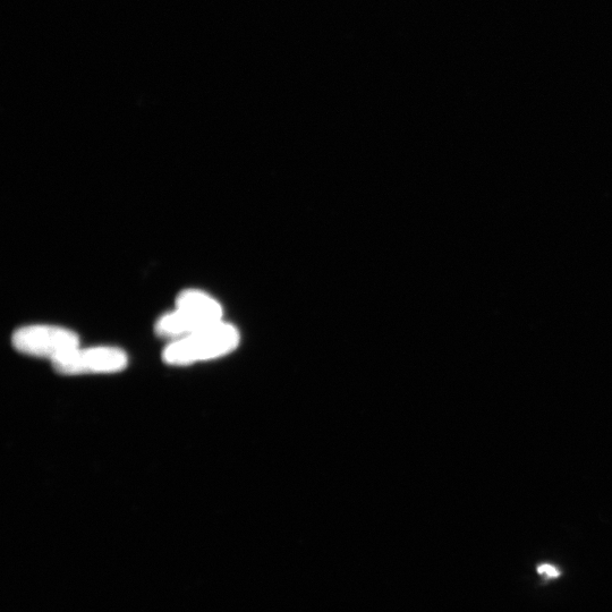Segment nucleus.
<instances>
[{
	"label": "nucleus",
	"mask_w": 612,
	"mask_h": 612,
	"mask_svg": "<svg viewBox=\"0 0 612 612\" xmlns=\"http://www.w3.org/2000/svg\"><path fill=\"white\" fill-rule=\"evenodd\" d=\"M220 321L223 308L214 297L198 289H186L177 296L175 310L164 314L155 329L158 336L173 342Z\"/></svg>",
	"instance_id": "1"
},
{
	"label": "nucleus",
	"mask_w": 612,
	"mask_h": 612,
	"mask_svg": "<svg viewBox=\"0 0 612 612\" xmlns=\"http://www.w3.org/2000/svg\"><path fill=\"white\" fill-rule=\"evenodd\" d=\"M240 343L237 329L224 321L197 333L173 340L164 350L163 359L170 365H190L218 359L235 350Z\"/></svg>",
	"instance_id": "2"
},
{
	"label": "nucleus",
	"mask_w": 612,
	"mask_h": 612,
	"mask_svg": "<svg viewBox=\"0 0 612 612\" xmlns=\"http://www.w3.org/2000/svg\"><path fill=\"white\" fill-rule=\"evenodd\" d=\"M17 352L53 361L80 346V338L70 329L48 325L25 326L12 336Z\"/></svg>",
	"instance_id": "3"
},
{
	"label": "nucleus",
	"mask_w": 612,
	"mask_h": 612,
	"mask_svg": "<svg viewBox=\"0 0 612 612\" xmlns=\"http://www.w3.org/2000/svg\"><path fill=\"white\" fill-rule=\"evenodd\" d=\"M54 369L64 376H83V374L115 373L123 371L129 359L117 347H76L74 350L56 357L51 361Z\"/></svg>",
	"instance_id": "4"
},
{
	"label": "nucleus",
	"mask_w": 612,
	"mask_h": 612,
	"mask_svg": "<svg viewBox=\"0 0 612 612\" xmlns=\"http://www.w3.org/2000/svg\"><path fill=\"white\" fill-rule=\"evenodd\" d=\"M538 573L547 578H557L560 576L559 569L554 565L542 564L538 567Z\"/></svg>",
	"instance_id": "5"
}]
</instances>
